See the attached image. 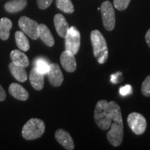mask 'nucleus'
Listing matches in <instances>:
<instances>
[{
	"mask_svg": "<svg viewBox=\"0 0 150 150\" xmlns=\"http://www.w3.org/2000/svg\"><path fill=\"white\" fill-rule=\"evenodd\" d=\"M9 93L15 98L21 101H26L29 98V93L24 88L16 83H11L8 88Z\"/></svg>",
	"mask_w": 150,
	"mask_h": 150,
	"instance_id": "obj_13",
	"label": "nucleus"
},
{
	"mask_svg": "<svg viewBox=\"0 0 150 150\" xmlns=\"http://www.w3.org/2000/svg\"><path fill=\"white\" fill-rule=\"evenodd\" d=\"M57 8L65 13H72L74 11V5L71 0H56Z\"/></svg>",
	"mask_w": 150,
	"mask_h": 150,
	"instance_id": "obj_21",
	"label": "nucleus"
},
{
	"mask_svg": "<svg viewBox=\"0 0 150 150\" xmlns=\"http://www.w3.org/2000/svg\"><path fill=\"white\" fill-rule=\"evenodd\" d=\"M55 138L59 143L65 149L72 150L74 148V143L72 138L66 131L63 129H58L55 133Z\"/></svg>",
	"mask_w": 150,
	"mask_h": 150,
	"instance_id": "obj_10",
	"label": "nucleus"
},
{
	"mask_svg": "<svg viewBox=\"0 0 150 150\" xmlns=\"http://www.w3.org/2000/svg\"><path fill=\"white\" fill-rule=\"evenodd\" d=\"M15 38L17 46L20 50L23 52H27L30 48L29 41L22 31H16L15 33Z\"/></svg>",
	"mask_w": 150,
	"mask_h": 150,
	"instance_id": "obj_20",
	"label": "nucleus"
},
{
	"mask_svg": "<svg viewBox=\"0 0 150 150\" xmlns=\"http://www.w3.org/2000/svg\"><path fill=\"white\" fill-rule=\"evenodd\" d=\"M35 68L37 71L42 74H47L49 70H50V64H49L48 62L45 59H42V58H38L35 60Z\"/></svg>",
	"mask_w": 150,
	"mask_h": 150,
	"instance_id": "obj_22",
	"label": "nucleus"
},
{
	"mask_svg": "<svg viewBox=\"0 0 150 150\" xmlns=\"http://www.w3.org/2000/svg\"><path fill=\"white\" fill-rule=\"evenodd\" d=\"M9 69L13 76L20 82H24L27 79V73L24 70V67L18 66L14 63L9 64Z\"/></svg>",
	"mask_w": 150,
	"mask_h": 150,
	"instance_id": "obj_17",
	"label": "nucleus"
},
{
	"mask_svg": "<svg viewBox=\"0 0 150 150\" xmlns=\"http://www.w3.org/2000/svg\"><path fill=\"white\" fill-rule=\"evenodd\" d=\"M6 95L4 89L3 88L2 86L0 85V102L6 99Z\"/></svg>",
	"mask_w": 150,
	"mask_h": 150,
	"instance_id": "obj_28",
	"label": "nucleus"
},
{
	"mask_svg": "<svg viewBox=\"0 0 150 150\" xmlns=\"http://www.w3.org/2000/svg\"><path fill=\"white\" fill-rule=\"evenodd\" d=\"M145 40H146V42H147V43L148 46L150 47V29L148 30L147 32L146 33Z\"/></svg>",
	"mask_w": 150,
	"mask_h": 150,
	"instance_id": "obj_29",
	"label": "nucleus"
},
{
	"mask_svg": "<svg viewBox=\"0 0 150 150\" xmlns=\"http://www.w3.org/2000/svg\"><path fill=\"white\" fill-rule=\"evenodd\" d=\"M122 72H118L115 74H111V76H110V81L112 82V83H117L118 82H120V81L119 79L120 76H121Z\"/></svg>",
	"mask_w": 150,
	"mask_h": 150,
	"instance_id": "obj_27",
	"label": "nucleus"
},
{
	"mask_svg": "<svg viewBox=\"0 0 150 150\" xmlns=\"http://www.w3.org/2000/svg\"><path fill=\"white\" fill-rule=\"evenodd\" d=\"M10 56L12 63H14L15 65L23 67L24 68L29 66V61L27 56L20 50H13L11 52Z\"/></svg>",
	"mask_w": 150,
	"mask_h": 150,
	"instance_id": "obj_15",
	"label": "nucleus"
},
{
	"mask_svg": "<svg viewBox=\"0 0 150 150\" xmlns=\"http://www.w3.org/2000/svg\"><path fill=\"white\" fill-rule=\"evenodd\" d=\"M27 4V0H11L5 4V9L8 13H17L23 10Z\"/></svg>",
	"mask_w": 150,
	"mask_h": 150,
	"instance_id": "obj_18",
	"label": "nucleus"
},
{
	"mask_svg": "<svg viewBox=\"0 0 150 150\" xmlns=\"http://www.w3.org/2000/svg\"><path fill=\"white\" fill-rule=\"evenodd\" d=\"M112 113V123L106 136L112 145L117 147L121 145L124 136V125L121 108L114 101L108 102Z\"/></svg>",
	"mask_w": 150,
	"mask_h": 150,
	"instance_id": "obj_1",
	"label": "nucleus"
},
{
	"mask_svg": "<svg viewBox=\"0 0 150 150\" xmlns=\"http://www.w3.org/2000/svg\"><path fill=\"white\" fill-rule=\"evenodd\" d=\"M45 130V125L42 120L31 118L24 125L22 134L24 139L35 140L43 135Z\"/></svg>",
	"mask_w": 150,
	"mask_h": 150,
	"instance_id": "obj_4",
	"label": "nucleus"
},
{
	"mask_svg": "<svg viewBox=\"0 0 150 150\" xmlns=\"http://www.w3.org/2000/svg\"><path fill=\"white\" fill-rule=\"evenodd\" d=\"M65 50L76 54L81 45V34L79 31L75 27H70L65 37Z\"/></svg>",
	"mask_w": 150,
	"mask_h": 150,
	"instance_id": "obj_5",
	"label": "nucleus"
},
{
	"mask_svg": "<svg viewBox=\"0 0 150 150\" xmlns=\"http://www.w3.org/2000/svg\"><path fill=\"white\" fill-rule=\"evenodd\" d=\"M120 94L122 96H127L132 93V87L130 85H126L121 87L119 90Z\"/></svg>",
	"mask_w": 150,
	"mask_h": 150,
	"instance_id": "obj_26",
	"label": "nucleus"
},
{
	"mask_svg": "<svg viewBox=\"0 0 150 150\" xmlns=\"http://www.w3.org/2000/svg\"><path fill=\"white\" fill-rule=\"evenodd\" d=\"M95 121L99 128L102 130L110 129L112 123V113L109 104L106 100L102 99L97 103L94 112Z\"/></svg>",
	"mask_w": 150,
	"mask_h": 150,
	"instance_id": "obj_3",
	"label": "nucleus"
},
{
	"mask_svg": "<svg viewBox=\"0 0 150 150\" xmlns=\"http://www.w3.org/2000/svg\"><path fill=\"white\" fill-rule=\"evenodd\" d=\"M49 81L52 86L59 87L63 82V75L59 65L56 63L50 64V70L47 72Z\"/></svg>",
	"mask_w": 150,
	"mask_h": 150,
	"instance_id": "obj_9",
	"label": "nucleus"
},
{
	"mask_svg": "<svg viewBox=\"0 0 150 150\" xmlns=\"http://www.w3.org/2000/svg\"><path fill=\"white\" fill-rule=\"evenodd\" d=\"M13 24L8 18H3L0 20V38L6 40L10 35V31Z\"/></svg>",
	"mask_w": 150,
	"mask_h": 150,
	"instance_id": "obj_19",
	"label": "nucleus"
},
{
	"mask_svg": "<svg viewBox=\"0 0 150 150\" xmlns=\"http://www.w3.org/2000/svg\"><path fill=\"white\" fill-rule=\"evenodd\" d=\"M127 123L133 132L136 135H141L147 128V121L143 115L138 112H131L127 117Z\"/></svg>",
	"mask_w": 150,
	"mask_h": 150,
	"instance_id": "obj_7",
	"label": "nucleus"
},
{
	"mask_svg": "<svg viewBox=\"0 0 150 150\" xmlns=\"http://www.w3.org/2000/svg\"><path fill=\"white\" fill-rule=\"evenodd\" d=\"M54 22L58 34L59 35V36L65 38V37L66 36L67 31L70 28L66 19L65 18V17L63 15L56 14L54 16Z\"/></svg>",
	"mask_w": 150,
	"mask_h": 150,
	"instance_id": "obj_12",
	"label": "nucleus"
},
{
	"mask_svg": "<svg viewBox=\"0 0 150 150\" xmlns=\"http://www.w3.org/2000/svg\"><path fill=\"white\" fill-rule=\"evenodd\" d=\"M19 27L22 31L33 40H37L39 38V24L36 21L26 16H22L18 22Z\"/></svg>",
	"mask_w": 150,
	"mask_h": 150,
	"instance_id": "obj_8",
	"label": "nucleus"
},
{
	"mask_svg": "<svg viewBox=\"0 0 150 150\" xmlns=\"http://www.w3.org/2000/svg\"><path fill=\"white\" fill-rule=\"evenodd\" d=\"M54 0H37V4L39 8L46 9L52 4Z\"/></svg>",
	"mask_w": 150,
	"mask_h": 150,
	"instance_id": "obj_25",
	"label": "nucleus"
},
{
	"mask_svg": "<svg viewBox=\"0 0 150 150\" xmlns=\"http://www.w3.org/2000/svg\"><path fill=\"white\" fill-rule=\"evenodd\" d=\"M29 80L32 87L36 91H41L44 87V74L33 68L29 74Z\"/></svg>",
	"mask_w": 150,
	"mask_h": 150,
	"instance_id": "obj_14",
	"label": "nucleus"
},
{
	"mask_svg": "<svg viewBox=\"0 0 150 150\" xmlns=\"http://www.w3.org/2000/svg\"><path fill=\"white\" fill-rule=\"evenodd\" d=\"M131 0H114L113 5L119 11L125 10L130 3Z\"/></svg>",
	"mask_w": 150,
	"mask_h": 150,
	"instance_id": "obj_24",
	"label": "nucleus"
},
{
	"mask_svg": "<svg viewBox=\"0 0 150 150\" xmlns=\"http://www.w3.org/2000/svg\"><path fill=\"white\" fill-rule=\"evenodd\" d=\"M141 92L142 95L145 97H150V75L147 76L142 82Z\"/></svg>",
	"mask_w": 150,
	"mask_h": 150,
	"instance_id": "obj_23",
	"label": "nucleus"
},
{
	"mask_svg": "<svg viewBox=\"0 0 150 150\" xmlns=\"http://www.w3.org/2000/svg\"><path fill=\"white\" fill-rule=\"evenodd\" d=\"M104 26L107 31H112L115 25V11L109 1L102 3L100 7Z\"/></svg>",
	"mask_w": 150,
	"mask_h": 150,
	"instance_id": "obj_6",
	"label": "nucleus"
},
{
	"mask_svg": "<svg viewBox=\"0 0 150 150\" xmlns=\"http://www.w3.org/2000/svg\"><path fill=\"white\" fill-rule=\"evenodd\" d=\"M61 63L62 66L67 72H73L76 69V62L74 54L72 52L65 50L61 55Z\"/></svg>",
	"mask_w": 150,
	"mask_h": 150,
	"instance_id": "obj_11",
	"label": "nucleus"
},
{
	"mask_svg": "<svg viewBox=\"0 0 150 150\" xmlns=\"http://www.w3.org/2000/svg\"><path fill=\"white\" fill-rule=\"evenodd\" d=\"M39 38L46 45L52 47L54 45V38L51 31L45 24H39Z\"/></svg>",
	"mask_w": 150,
	"mask_h": 150,
	"instance_id": "obj_16",
	"label": "nucleus"
},
{
	"mask_svg": "<svg viewBox=\"0 0 150 150\" xmlns=\"http://www.w3.org/2000/svg\"><path fill=\"white\" fill-rule=\"evenodd\" d=\"M91 40L93 45V54L95 59L100 64L107 61L108 50L106 39L98 30H93L91 33Z\"/></svg>",
	"mask_w": 150,
	"mask_h": 150,
	"instance_id": "obj_2",
	"label": "nucleus"
}]
</instances>
